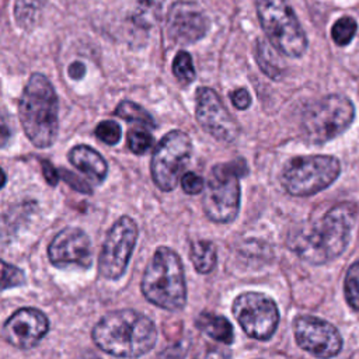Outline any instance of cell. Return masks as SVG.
<instances>
[{"mask_svg": "<svg viewBox=\"0 0 359 359\" xmlns=\"http://www.w3.org/2000/svg\"><path fill=\"white\" fill-rule=\"evenodd\" d=\"M293 334L296 344L303 351L318 358L335 356L342 348V338L338 330L318 317H296L293 323Z\"/></svg>", "mask_w": 359, "mask_h": 359, "instance_id": "obj_13", "label": "cell"}, {"mask_svg": "<svg viewBox=\"0 0 359 359\" xmlns=\"http://www.w3.org/2000/svg\"><path fill=\"white\" fill-rule=\"evenodd\" d=\"M42 164V174L46 180V182L52 187H55L57 182H59V175L60 172L49 163V161H41Z\"/></svg>", "mask_w": 359, "mask_h": 359, "instance_id": "obj_32", "label": "cell"}, {"mask_svg": "<svg viewBox=\"0 0 359 359\" xmlns=\"http://www.w3.org/2000/svg\"><path fill=\"white\" fill-rule=\"evenodd\" d=\"M355 108L345 95L331 94L311 104L302 116V132L310 143H325L352 122Z\"/></svg>", "mask_w": 359, "mask_h": 359, "instance_id": "obj_8", "label": "cell"}, {"mask_svg": "<svg viewBox=\"0 0 359 359\" xmlns=\"http://www.w3.org/2000/svg\"><path fill=\"white\" fill-rule=\"evenodd\" d=\"M255 56H257V63L259 65L261 70L266 76H269V77H272L275 80L280 76V69L278 67L273 55L271 53V50L266 48V45L262 41L257 42V53H255Z\"/></svg>", "mask_w": 359, "mask_h": 359, "instance_id": "obj_26", "label": "cell"}, {"mask_svg": "<svg viewBox=\"0 0 359 359\" xmlns=\"http://www.w3.org/2000/svg\"><path fill=\"white\" fill-rule=\"evenodd\" d=\"M60 177L63 178V181L66 184H69L73 189L81 192V194H91V188L87 182H84L81 178H79L74 172L69 171V170H59Z\"/></svg>", "mask_w": 359, "mask_h": 359, "instance_id": "obj_30", "label": "cell"}, {"mask_svg": "<svg viewBox=\"0 0 359 359\" xmlns=\"http://www.w3.org/2000/svg\"><path fill=\"white\" fill-rule=\"evenodd\" d=\"M344 292L349 306L359 311V261L349 266L344 282Z\"/></svg>", "mask_w": 359, "mask_h": 359, "instance_id": "obj_22", "label": "cell"}, {"mask_svg": "<svg viewBox=\"0 0 359 359\" xmlns=\"http://www.w3.org/2000/svg\"><path fill=\"white\" fill-rule=\"evenodd\" d=\"M257 14L278 52L290 57H300L306 52V34L287 0H257Z\"/></svg>", "mask_w": 359, "mask_h": 359, "instance_id": "obj_6", "label": "cell"}, {"mask_svg": "<svg viewBox=\"0 0 359 359\" xmlns=\"http://www.w3.org/2000/svg\"><path fill=\"white\" fill-rule=\"evenodd\" d=\"M114 114L128 122H132V123H137L143 128H147V129H154L156 128V123H154V119L153 116L144 109L142 108L140 105L129 101V100H123L121 101Z\"/></svg>", "mask_w": 359, "mask_h": 359, "instance_id": "obj_20", "label": "cell"}, {"mask_svg": "<svg viewBox=\"0 0 359 359\" xmlns=\"http://www.w3.org/2000/svg\"><path fill=\"white\" fill-rule=\"evenodd\" d=\"M209 20L203 10L189 1L175 3L167 18V34L177 43H192L205 36Z\"/></svg>", "mask_w": 359, "mask_h": 359, "instance_id": "obj_16", "label": "cell"}, {"mask_svg": "<svg viewBox=\"0 0 359 359\" xmlns=\"http://www.w3.org/2000/svg\"><path fill=\"white\" fill-rule=\"evenodd\" d=\"M230 100H231V104L240 111H244V109L250 108V105H251V95H250L248 90H245V88H237V90L231 91Z\"/></svg>", "mask_w": 359, "mask_h": 359, "instance_id": "obj_31", "label": "cell"}, {"mask_svg": "<svg viewBox=\"0 0 359 359\" xmlns=\"http://www.w3.org/2000/svg\"><path fill=\"white\" fill-rule=\"evenodd\" d=\"M42 7V0H17L15 1V20L21 27L31 25Z\"/></svg>", "mask_w": 359, "mask_h": 359, "instance_id": "obj_24", "label": "cell"}, {"mask_svg": "<svg viewBox=\"0 0 359 359\" xmlns=\"http://www.w3.org/2000/svg\"><path fill=\"white\" fill-rule=\"evenodd\" d=\"M1 280H3V285H1V289L3 290H7L10 287H15V286H20L24 283V272L14 266V265H10L7 264L6 261L1 262Z\"/></svg>", "mask_w": 359, "mask_h": 359, "instance_id": "obj_28", "label": "cell"}, {"mask_svg": "<svg viewBox=\"0 0 359 359\" xmlns=\"http://www.w3.org/2000/svg\"><path fill=\"white\" fill-rule=\"evenodd\" d=\"M180 182H181L182 191L188 195H198L203 192V188H205L203 178L192 171H187L185 174H182Z\"/></svg>", "mask_w": 359, "mask_h": 359, "instance_id": "obj_29", "label": "cell"}, {"mask_svg": "<svg viewBox=\"0 0 359 359\" xmlns=\"http://www.w3.org/2000/svg\"><path fill=\"white\" fill-rule=\"evenodd\" d=\"M144 299L167 311H180L187 303V283L180 255L165 247H157L142 276Z\"/></svg>", "mask_w": 359, "mask_h": 359, "instance_id": "obj_4", "label": "cell"}, {"mask_svg": "<svg viewBox=\"0 0 359 359\" xmlns=\"http://www.w3.org/2000/svg\"><path fill=\"white\" fill-rule=\"evenodd\" d=\"M126 142H128V147L132 153L137 154V156H142L144 153H147L153 144H154V139L153 136L146 132V130H137V129H130L128 132V136H126Z\"/></svg>", "mask_w": 359, "mask_h": 359, "instance_id": "obj_25", "label": "cell"}, {"mask_svg": "<svg viewBox=\"0 0 359 359\" xmlns=\"http://www.w3.org/2000/svg\"><path fill=\"white\" fill-rule=\"evenodd\" d=\"M355 216L356 208L352 203L332 206L324 216L303 224L290 234V250L313 265L337 258L351 240Z\"/></svg>", "mask_w": 359, "mask_h": 359, "instance_id": "obj_1", "label": "cell"}, {"mask_svg": "<svg viewBox=\"0 0 359 359\" xmlns=\"http://www.w3.org/2000/svg\"><path fill=\"white\" fill-rule=\"evenodd\" d=\"M245 172L244 160H233L212 167L202 198V208L209 220L230 223L237 217L240 210L238 178Z\"/></svg>", "mask_w": 359, "mask_h": 359, "instance_id": "obj_5", "label": "cell"}, {"mask_svg": "<svg viewBox=\"0 0 359 359\" xmlns=\"http://www.w3.org/2000/svg\"><path fill=\"white\" fill-rule=\"evenodd\" d=\"M94 133H95L97 139L101 140L102 143H105L108 146H115L116 143H119V140L122 137V128L115 121L105 119L97 125Z\"/></svg>", "mask_w": 359, "mask_h": 359, "instance_id": "obj_27", "label": "cell"}, {"mask_svg": "<svg viewBox=\"0 0 359 359\" xmlns=\"http://www.w3.org/2000/svg\"><path fill=\"white\" fill-rule=\"evenodd\" d=\"M339 172V161L332 156H302L285 164L280 184L293 196H310L330 187Z\"/></svg>", "mask_w": 359, "mask_h": 359, "instance_id": "obj_7", "label": "cell"}, {"mask_svg": "<svg viewBox=\"0 0 359 359\" xmlns=\"http://www.w3.org/2000/svg\"><path fill=\"white\" fill-rule=\"evenodd\" d=\"M172 73L182 84H189L195 79V69L192 57L188 52L180 50L172 60Z\"/></svg>", "mask_w": 359, "mask_h": 359, "instance_id": "obj_21", "label": "cell"}, {"mask_svg": "<svg viewBox=\"0 0 359 359\" xmlns=\"http://www.w3.org/2000/svg\"><path fill=\"white\" fill-rule=\"evenodd\" d=\"M356 34V21L352 17H342L331 28V36L337 45H348Z\"/></svg>", "mask_w": 359, "mask_h": 359, "instance_id": "obj_23", "label": "cell"}, {"mask_svg": "<svg viewBox=\"0 0 359 359\" xmlns=\"http://www.w3.org/2000/svg\"><path fill=\"white\" fill-rule=\"evenodd\" d=\"M192 154L191 137L180 129L167 132L157 143L150 161L153 182L163 192L172 191Z\"/></svg>", "mask_w": 359, "mask_h": 359, "instance_id": "obj_9", "label": "cell"}, {"mask_svg": "<svg viewBox=\"0 0 359 359\" xmlns=\"http://www.w3.org/2000/svg\"><path fill=\"white\" fill-rule=\"evenodd\" d=\"M137 234V224L129 216H121L109 227L98 258V271L102 278L116 280L125 273Z\"/></svg>", "mask_w": 359, "mask_h": 359, "instance_id": "obj_11", "label": "cell"}, {"mask_svg": "<svg viewBox=\"0 0 359 359\" xmlns=\"http://www.w3.org/2000/svg\"><path fill=\"white\" fill-rule=\"evenodd\" d=\"M91 337L94 344L108 355L137 358L154 348L158 332L147 316L132 309H122L101 317Z\"/></svg>", "mask_w": 359, "mask_h": 359, "instance_id": "obj_2", "label": "cell"}, {"mask_svg": "<svg viewBox=\"0 0 359 359\" xmlns=\"http://www.w3.org/2000/svg\"><path fill=\"white\" fill-rule=\"evenodd\" d=\"M195 116L199 126L215 139L230 143L240 135V125L227 111L219 94L201 87L195 94Z\"/></svg>", "mask_w": 359, "mask_h": 359, "instance_id": "obj_12", "label": "cell"}, {"mask_svg": "<svg viewBox=\"0 0 359 359\" xmlns=\"http://www.w3.org/2000/svg\"><path fill=\"white\" fill-rule=\"evenodd\" d=\"M18 116L28 140L46 149L57 136V95L52 83L41 73L29 76L18 102Z\"/></svg>", "mask_w": 359, "mask_h": 359, "instance_id": "obj_3", "label": "cell"}, {"mask_svg": "<svg viewBox=\"0 0 359 359\" xmlns=\"http://www.w3.org/2000/svg\"><path fill=\"white\" fill-rule=\"evenodd\" d=\"M67 158L73 167L84 172L95 184H101L108 174L107 160L93 147L77 144L67 153Z\"/></svg>", "mask_w": 359, "mask_h": 359, "instance_id": "obj_17", "label": "cell"}, {"mask_svg": "<svg viewBox=\"0 0 359 359\" xmlns=\"http://www.w3.org/2000/svg\"><path fill=\"white\" fill-rule=\"evenodd\" d=\"M196 328L210 337L212 339L222 342V344H231L234 341V330L231 323L219 314L212 313H201L195 320Z\"/></svg>", "mask_w": 359, "mask_h": 359, "instance_id": "obj_18", "label": "cell"}, {"mask_svg": "<svg viewBox=\"0 0 359 359\" xmlns=\"http://www.w3.org/2000/svg\"><path fill=\"white\" fill-rule=\"evenodd\" d=\"M189 258L199 273H209L216 266V247L209 240H195L189 248Z\"/></svg>", "mask_w": 359, "mask_h": 359, "instance_id": "obj_19", "label": "cell"}, {"mask_svg": "<svg viewBox=\"0 0 359 359\" xmlns=\"http://www.w3.org/2000/svg\"><path fill=\"white\" fill-rule=\"evenodd\" d=\"M231 311L243 331L258 341L269 339L279 324L276 303L259 292L238 294L233 302Z\"/></svg>", "mask_w": 359, "mask_h": 359, "instance_id": "obj_10", "label": "cell"}, {"mask_svg": "<svg viewBox=\"0 0 359 359\" xmlns=\"http://www.w3.org/2000/svg\"><path fill=\"white\" fill-rule=\"evenodd\" d=\"M48 258L57 268H66L69 265L88 268L91 265L93 251L87 233L73 226L62 229L49 243Z\"/></svg>", "mask_w": 359, "mask_h": 359, "instance_id": "obj_14", "label": "cell"}, {"mask_svg": "<svg viewBox=\"0 0 359 359\" xmlns=\"http://www.w3.org/2000/svg\"><path fill=\"white\" fill-rule=\"evenodd\" d=\"M49 331L48 317L38 309L22 307L14 311L3 325L4 339L18 349H31Z\"/></svg>", "mask_w": 359, "mask_h": 359, "instance_id": "obj_15", "label": "cell"}, {"mask_svg": "<svg viewBox=\"0 0 359 359\" xmlns=\"http://www.w3.org/2000/svg\"><path fill=\"white\" fill-rule=\"evenodd\" d=\"M67 73H69L70 79L80 80L86 74V66L81 62H73V63H70V66L67 69Z\"/></svg>", "mask_w": 359, "mask_h": 359, "instance_id": "obj_33", "label": "cell"}]
</instances>
